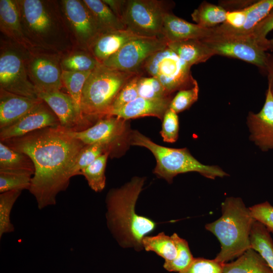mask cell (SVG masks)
I'll list each match as a JSON object with an SVG mask.
<instances>
[{"label":"cell","mask_w":273,"mask_h":273,"mask_svg":"<svg viewBox=\"0 0 273 273\" xmlns=\"http://www.w3.org/2000/svg\"><path fill=\"white\" fill-rule=\"evenodd\" d=\"M2 142L32 161L34 173L28 191L39 210L55 205L58 194L67 189L77 157L85 146L60 125Z\"/></svg>","instance_id":"6da1fadb"},{"label":"cell","mask_w":273,"mask_h":273,"mask_svg":"<svg viewBox=\"0 0 273 273\" xmlns=\"http://www.w3.org/2000/svg\"><path fill=\"white\" fill-rule=\"evenodd\" d=\"M144 182V177H134L121 188L110 190L106 199L107 223L111 233L122 246L136 250L143 248V238L156 226L151 219L135 212Z\"/></svg>","instance_id":"7a4b0ae2"},{"label":"cell","mask_w":273,"mask_h":273,"mask_svg":"<svg viewBox=\"0 0 273 273\" xmlns=\"http://www.w3.org/2000/svg\"><path fill=\"white\" fill-rule=\"evenodd\" d=\"M221 207V216L205 228L216 237L221 245L214 259L224 263L251 248L250 235L255 219L240 197L226 198Z\"/></svg>","instance_id":"3957f363"},{"label":"cell","mask_w":273,"mask_h":273,"mask_svg":"<svg viewBox=\"0 0 273 273\" xmlns=\"http://www.w3.org/2000/svg\"><path fill=\"white\" fill-rule=\"evenodd\" d=\"M136 72L112 69L100 63L90 73L82 92L81 110L88 123L108 116L117 95Z\"/></svg>","instance_id":"277c9868"},{"label":"cell","mask_w":273,"mask_h":273,"mask_svg":"<svg viewBox=\"0 0 273 273\" xmlns=\"http://www.w3.org/2000/svg\"><path fill=\"white\" fill-rule=\"evenodd\" d=\"M129 141L132 145L145 147L151 152L156 161L154 173L169 183H172L177 174L189 172H197L212 179L229 175L218 166L200 163L187 148L175 149L159 145L138 131L131 132Z\"/></svg>","instance_id":"5b68a950"},{"label":"cell","mask_w":273,"mask_h":273,"mask_svg":"<svg viewBox=\"0 0 273 273\" xmlns=\"http://www.w3.org/2000/svg\"><path fill=\"white\" fill-rule=\"evenodd\" d=\"M191 67L167 46L148 58L138 73L156 78L171 95L197 82L191 74Z\"/></svg>","instance_id":"8992f818"},{"label":"cell","mask_w":273,"mask_h":273,"mask_svg":"<svg viewBox=\"0 0 273 273\" xmlns=\"http://www.w3.org/2000/svg\"><path fill=\"white\" fill-rule=\"evenodd\" d=\"M172 3L161 0H123L119 19L135 34L146 37L162 38L165 15Z\"/></svg>","instance_id":"52a82bcc"},{"label":"cell","mask_w":273,"mask_h":273,"mask_svg":"<svg viewBox=\"0 0 273 273\" xmlns=\"http://www.w3.org/2000/svg\"><path fill=\"white\" fill-rule=\"evenodd\" d=\"M202 40L215 55L241 60L266 72L268 54L252 35H236L214 30L213 34Z\"/></svg>","instance_id":"ba28073f"},{"label":"cell","mask_w":273,"mask_h":273,"mask_svg":"<svg viewBox=\"0 0 273 273\" xmlns=\"http://www.w3.org/2000/svg\"><path fill=\"white\" fill-rule=\"evenodd\" d=\"M166 47L164 38L139 37L127 42L101 64L112 69L138 73L148 58Z\"/></svg>","instance_id":"9c48e42d"},{"label":"cell","mask_w":273,"mask_h":273,"mask_svg":"<svg viewBox=\"0 0 273 273\" xmlns=\"http://www.w3.org/2000/svg\"><path fill=\"white\" fill-rule=\"evenodd\" d=\"M1 89L32 99H39L37 90L27 79L24 62L13 52H6L0 57Z\"/></svg>","instance_id":"30bf717a"},{"label":"cell","mask_w":273,"mask_h":273,"mask_svg":"<svg viewBox=\"0 0 273 273\" xmlns=\"http://www.w3.org/2000/svg\"><path fill=\"white\" fill-rule=\"evenodd\" d=\"M126 121L115 116H106L95 124L80 131L68 130V133L85 145L100 143L110 146L115 151L120 145L127 130Z\"/></svg>","instance_id":"8fae6325"},{"label":"cell","mask_w":273,"mask_h":273,"mask_svg":"<svg viewBox=\"0 0 273 273\" xmlns=\"http://www.w3.org/2000/svg\"><path fill=\"white\" fill-rule=\"evenodd\" d=\"M42 101L12 124L0 129L1 141L22 136L46 127L60 126L55 114Z\"/></svg>","instance_id":"7c38bea8"},{"label":"cell","mask_w":273,"mask_h":273,"mask_svg":"<svg viewBox=\"0 0 273 273\" xmlns=\"http://www.w3.org/2000/svg\"><path fill=\"white\" fill-rule=\"evenodd\" d=\"M250 139L262 151L273 150V96L269 85L261 110L250 112L247 118Z\"/></svg>","instance_id":"4fadbf2b"},{"label":"cell","mask_w":273,"mask_h":273,"mask_svg":"<svg viewBox=\"0 0 273 273\" xmlns=\"http://www.w3.org/2000/svg\"><path fill=\"white\" fill-rule=\"evenodd\" d=\"M38 98L43 101L59 119L61 127L71 131L88 125L80 117L74 103L69 94L60 90L38 92Z\"/></svg>","instance_id":"5bb4252c"},{"label":"cell","mask_w":273,"mask_h":273,"mask_svg":"<svg viewBox=\"0 0 273 273\" xmlns=\"http://www.w3.org/2000/svg\"><path fill=\"white\" fill-rule=\"evenodd\" d=\"M67 17L79 37L90 46L103 33L94 15L83 2L64 1Z\"/></svg>","instance_id":"9a60e30c"},{"label":"cell","mask_w":273,"mask_h":273,"mask_svg":"<svg viewBox=\"0 0 273 273\" xmlns=\"http://www.w3.org/2000/svg\"><path fill=\"white\" fill-rule=\"evenodd\" d=\"M214 33V27L203 28L178 17L170 12L165 15L162 29V37L167 43L188 39L202 40Z\"/></svg>","instance_id":"2e32d148"},{"label":"cell","mask_w":273,"mask_h":273,"mask_svg":"<svg viewBox=\"0 0 273 273\" xmlns=\"http://www.w3.org/2000/svg\"><path fill=\"white\" fill-rule=\"evenodd\" d=\"M42 101L1 89L0 129L12 124Z\"/></svg>","instance_id":"e0dca14e"},{"label":"cell","mask_w":273,"mask_h":273,"mask_svg":"<svg viewBox=\"0 0 273 273\" xmlns=\"http://www.w3.org/2000/svg\"><path fill=\"white\" fill-rule=\"evenodd\" d=\"M171 101V98L149 100L139 97L123 107L111 111L108 116H117L126 121L145 116H154L162 120Z\"/></svg>","instance_id":"ac0fdd59"},{"label":"cell","mask_w":273,"mask_h":273,"mask_svg":"<svg viewBox=\"0 0 273 273\" xmlns=\"http://www.w3.org/2000/svg\"><path fill=\"white\" fill-rule=\"evenodd\" d=\"M142 37L128 29L114 30L101 34L90 47L93 55L102 63L130 40Z\"/></svg>","instance_id":"d6986e66"},{"label":"cell","mask_w":273,"mask_h":273,"mask_svg":"<svg viewBox=\"0 0 273 273\" xmlns=\"http://www.w3.org/2000/svg\"><path fill=\"white\" fill-rule=\"evenodd\" d=\"M37 93L60 90L63 86L61 73L52 61L42 58L34 59L30 66Z\"/></svg>","instance_id":"ffe728a7"},{"label":"cell","mask_w":273,"mask_h":273,"mask_svg":"<svg viewBox=\"0 0 273 273\" xmlns=\"http://www.w3.org/2000/svg\"><path fill=\"white\" fill-rule=\"evenodd\" d=\"M167 46L190 66L205 62L215 55L213 52L200 39L169 42Z\"/></svg>","instance_id":"44dd1931"},{"label":"cell","mask_w":273,"mask_h":273,"mask_svg":"<svg viewBox=\"0 0 273 273\" xmlns=\"http://www.w3.org/2000/svg\"><path fill=\"white\" fill-rule=\"evenodd\" d=\"M273 8V0L255 1L248 8L244 26L238 29L231 28L224 23L214 27L216 31L236 35H249L257 24L269 13Z\"/></svg>","instance_id":"7402d4cb"},{"label":"cell","mask_w":273,"mask_h":273,"mask_svg":"<svg viewBox=\"0 0 273 273\" xmlns=\"http://www.w3.org/2000/svg\"><path fill=\"white\" fill-rule=\"evenodd\" d=\"M222 273H273V271L260 254L250 248L234 261L223 263Z\"/></svg>","instance_id":"603a6c76"},{"label":"cell","mask_w":273,"mask_h":273,"mask_svg":"<svg viewBox=\"0 0 273 273\" xmlns=\"http://www.w3.org/2000/svg\"><path fill=\"white\" fill-rule=\"evenodd\" d=\"M24 19L29 28L37 33L47 32L51 26V20L40 1H21Z\"/></svg>","instance_id":"cb8c5ba5"},{"label":"cell","mask_w":273,"mask_h":273,"mask_svg":"<svg viewBox=\"0 0 273 273\" xmlns=\"http://www.w3.org/2000/svg\"><path fill=\"white\" fill-rule=\"evenodd\" d=\"M0 171L27 172L33 175L34 166L27 155L14 150L1 141Z\"/></svg>","instance_id":"d4e9b609"},{"label":"cell","mask_w":273,"mask_h":273,"mask_svg":"<svg viewBox=\"0 0 273 273\" xmlns=\"http://www.w3.org/2000/svg\"><path fill=\"white\" fill-rule=\"evenodd\" d=\"M83 2L94 15L103 33L127 29L120 19L103 1L84 0Z\"/></svg>","instance_id":"484cf974"},{"label":"cell","mask_w":273,"mask_h":273,"mask_svg":"<svg viewBox=\"0 0 273 273\" xmlns=\"http://www.w3.org/2000/svg\"><path fill=\"white\" fill-rule=\"evenodd\" d=\"M250 241L251 248L260 254L273 271V241L265 225L256 219L251 228Z\"/></svg>","instance_id":"4316f807"},{"label":"cell","mask_w":273,"mask_h":273,"mask_svg":"<svg viewBox=\"0 0 273 273\" xmlns=\"http://www.w3.org/2000/svg\"><path fill=\"white\" fill-rule=\"evenodd\" d=\"M1 29L10 36L23 38L19 13L16 3L11 0L0 1Z\"/></svg>","instance_id":"83f0119b"},{"label":"cell","mask_w":273,"mask_h":273,"mask_svg":"<svg viewBox=\"0 0 273 273\" xmlns=\"http://www.w3.org/2000/svg\"><path fill=\"white\" fill-rule=\"evenodd\" d=\"M227 11L207 2H202L191 14L193 20L205 28H212L225 22Z\"/></svg>","instance_id":"f1b7e54d"},{"label":"cell","mask_w":273,"mask_h":273,"mask_svg":"<svg viewBox=\"0 0 273 273\" xmlns=\"http://www.w3.org/2000/svg\"><path fill=\"white\" fill-rule=\"evenodd\" d=\"M91 72H78L64 70L61 72L63 84L65 86L68 94L72 99L79 115L87 124L89 123L84 119L82 115L81 99L84 83Z\"/></svg>","instance_id":"f546056e"},{"label":"cell","mask_w":273,"mask_h":273,"mask_svg":"<svg viewBox=\"0 0 273 273\" xmlns=\"http://www.w3.org/2000/svg\"><path fill=\"white\" fill-rule=\"evenodd\" d=\"M142 244L146 251L154 252L165 261L172 260L177 256V247L174 240L164 233L154 236H145Z\"/></svg>","instance_id":"4dcf8cb0"},{"label":"cell","mask_w":273,"mask_h":273,"mask_svg":"<svg viewBox=\"0 0 273 273\" xmlns=\"http://www.w3.org/2000/svg\"><path fill=\"white\" fill-rule=\"evenodd\" d=\"M109 156V153H104L79 173V175L84 176L88 186L95 192H101L105 188V171Z\"/></svg>","instance_id":"1f68e13d"},{"label":"cell","mask_w":273,"mask_h":273,"mask_svg":"<svg viewBox=\"0 0 273 273\" xmlns=\"http://www.w3.org/2000/svg\"><path fill=\"white\" fill-rule=\"evenodd\" d=\"M106 153H109L110 155L114 154L113 148L108 145L100 143L85 145L77 157L72 169V176L79 175L82 169Z\"/></svg>","instance_id":"d6a6232c"},{"label":"cell","mask_w":273,"mask_h":273,"mask_svg":"<svg viewBox=\"0 0 273 273\" xmlns=\"http://www.w3.org/2000/svg\"><path fill=\"white\" fill-rule=\"evenodd\" d=\"M177 247V254L175 259L170 261H165L164 268L169 271L178 273L187 268L191 263L194 257L190 251L188 242L174 233L171 236Z\"/></svg>","instance_id":"836d02e7"},{"label":"cell","mask_w":273,"mask_h":273,"mask_svg":"<svg viewBox=\"0 0 273 273\" xmlns=\"http://www.w3.org/2000/svg\"><path fill=\"white\" fill-rule=\"evenodd\" d=\"M22 191L13 190L0 194V238L5 234L14 232L11 222V213L16 200Z\"/></svg>","instance_id":"e575fe53"},{"label":"cell","mask_w":273,"mask_h":273,"mask_svg":"<svg viewBox=\"0 0 273 273\" xmlns=\"http://www.w3.org/2000/svg\"><path fill=\"white\" fill-rule=\"evenodd\" d=\"M33 174L22 172L0 171V193L18 190H29Z\"/></svg>","instance_id":"d590c367"},{"label":"cell","mask_w":273,"mask_h":273,"mask_svg":"<svg viewBox=\"0 0 273 273\" xmlns=\"http://www.w3.org/2000/svg\"><path fill=\"white\" fill-rule=\"evenodd\" d=\"M139 97L149 100H161L171 98L165 88L156 78L141 75L138 84Z\"/></svg>","instance_id":"8d00e7d4"},{"label":"cell","mask_w":273,"mask_h":273,"mask_svg":"<svg viewBox=\"0 0 273 273\" xmlns=\"http://www.w3.org/2000/svg\"><path fill=\"white\" fill-rule=\"evenodd\" d=\"M100 64L93 55L84 54L73 55L62 62L65 70L78 72L92 71Z\"/></svg>","instance_id":"74e56055"},{"label":"cell","mask_w":273,"mask_h":273,"mask_svg":"<svg viewBox=\"0 0 273 273\" xmlns=\"http://www.w3.org/2000/svg\"><path fill=\"white\" fill-rule=\"evenodd\" d=\"M199 86L197 82L193 86L181 89L171 99L170 109L177 114L189 109L198 99Z\"/></svg>","instance_id":"f35d334b"},{"label":"cell","mask_w":273,"mask_h":273,"mask_svg":"<svg viewBox=\"0 0 273 273\" xmlns=\"http://www.w3.org/2000/svg\"><path fill=\"white\" fill-rule=\"evenodd\" d=\"M141 75L139 73L137 74L122 87L112 104L108 115L111 111L123 107L139 97L138 84Z\"/></svg>","instance_id":"ab89813d"},{"label":"cell","mask_w":273,"mask_h":273,"mask_svg":"<svg viewBox=\"0 0 273 273\" xmlns=\"http://www.w3.org/2000/svg\"><path fill=\"white\" fill-rule=\"evenodd\" d=\"M179 121L177 113L169 108L162 119L160 134L163 141L167 143L176 142L178 136Z\"/></svg>","instance_id":"60d3db41"},{"label":"cell","mask_w":273,"mask_h":273,"mask_svg":"<svg viewBox=\"0 0 273 273\" xmlns=\"http://www.w3.org/2000/svg\"><path fill=\"white\" fill-rule=\"evenodd\" d=\"M222 265L215 259L194 258L189 266L179 273H222Z\"/></svg>","instance_id":"b9f144b4"},{"label":"cell","mask_w":273,"mask_h":273,"mask_svg":"<svg viewBox=\"0 0 273 273\" xmlns=\"http://www.w3.org/2000/svg\"><path fill=\"white\" fill-rule=\"evenodd\" d=\"M249 209L254 218L273 234V206L267 201L254 205Z\"/></svg>","instance_id":"7bdbcfd3"},{"label":"cell","mask_w":273,"mask_h":273,"mask_svg":"<svg viewBox=\"0 0 273 273\" xmlns=\"http://www.w3.org/2000/svg\"><path fill=\"white\" fill-rule=\"evenodd\" d=\"M273 30V8L267 15L254 28L251 35L266 51L268 50V39L266 36Z\"/></svg>","instance_id":"ee69618b"},{"label":"cell","mask_w":273,"mask_h":273,"mask_svg":"<svg viewBox=\"0 0 273 273\" xmlns=\"http://www.w3.org/2000/svg\"><path fill=\"white\" fill-rule=\"evenodd\" d=\"M249 7L242 10L228 11L223 23L232 29L242 28L246 22Z\"/></svg>","instance_id":"f6af8a7d"},{"label":"cell","mask_w":273,"mask_h":273,"mask_svg":"<svg viewBox=\"0 0 273 273\" xmlns=\"http://www.w3.org/2000/svg\"><path fill=\"white\" fill-rule=\"evenodd\" d=\"M255 2L252 1H222L220 3V6L223 7L225 10L226 8H231L233 9L232 11H236L245 9L251 5Z\"/></svg>","instance_id":"bcb514c9"},{"label":"cell","mask_w":273,"mask_h":273,"mask_svg":"<svg viewBox=\"0 0 273 273\" xmlns=\"http://www.w3.org/2000/svg\"><path fill=\"white\" fill-rule=\"evenodd\" d=\"M266 72L267 73L268 84L273 85V55L268 54Z\"/></svg>","instance_id":"7dc6e473"},{"label":"cell","mask_w":273,"mask_h":273,"mask_svg":"<svg viewBox=\"0 0 273 273\" xmlns=\"http://www.w3.org/2000/svg\"><path fill=\"white\" fill-rule=\"evenodd\" d=\"M268 50H273V38L268 39Z\"/></svg>","instance_id":"c3c4849f"},{"label":"cell","mask_w":273,"mask_h":273,"mask_svg":"<svg viewBox=\"0 0 273 273\" xmlns=\"http://www.w3.org/2000/svg\"><path fill=\"white\" fill-rule=\"evenodd\" d=\"M268 85H269L270 87L271 91V93H272V96H273V85H270V84H268Z\"/></svg>","instance_id":"681fc988"}]
</instances>
